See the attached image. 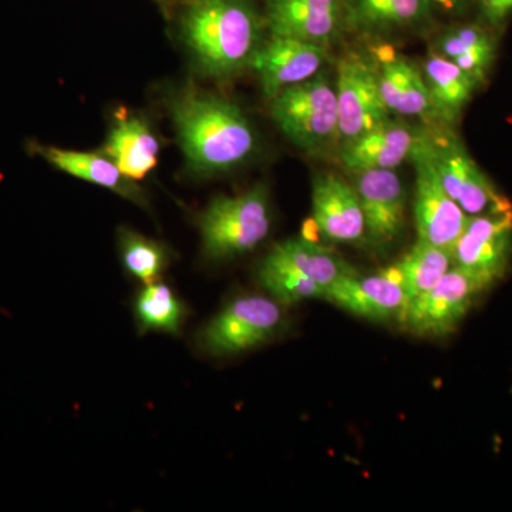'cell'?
Segmentation results:
<instances>
[{
	"instance_id": "16",
	"label": "cell",
	"mask_w": 512,
	"mask_h": 512,
	"mask_svg": "<svg viewBox=\"0 0 512 512\" xmlns=\"http://www.w3.org/2000/svg\"><path fill=\"white\" fill-rule=\"evenodd\" d=\"M26 151L32 156L42 158L47 164L64 174L72 175L87 183L99 185L124 200L133 202L141 208H148L147 195L136 184L121 173L120 168L109 156L100 151H76L67 148L49 146L36 140H29Z\"/></svg>"
},
{
	"instance_id": "12",
	"label": "cell",
	"mask_w": 512,
	"mask_h": 512,
	"mask_svg": "<svg viewBox=\"0 0 512 512\" xmlns=\"http://www.w3.org/2000/svg\"><path fill=\"white\" fill-rule=\"evenodd\" d=\"M353 185L359 195L366 225V241L387 248L402 237L406 227V190L394 170L356 173Z\"/></svg>"
},
{
	"instance_id": "17",
	"label": "cell",
	"mask_w": 512,
	"mask_h": 512,
	"mask_svg": "<svg viewBox=\"0 0 512 512\" xmlns=\"http://www.w3.org/2000/svg\"><path fill=\"white\" fill-rule=\"evenodd\" d=\"M421 130L389 119L369 133L339 147L340 163L352 174L394 170L410 160Z\"/></svg>"
},
{
	"instance_id": "7",
	"label": "cell",
	"mask_w": 512,
	"mask_h": 512,
	"mask_svg": "<svg viewBox=\"0 0 512 512\" xmlns=\"http://www.w3.org/2000/svg\"><path fill=\"white\" fill-rule=\"evenodd\" d=\"M410 161L416 168L414 222L417 239L451 252L470 217L444 190L427 150L424 130Z\"/></svg>"
},
{
	"instance_id": "30",
	"label": "cell",
	"mask_w": 512,
	"mask_h": 512,
	"mask_svg": "<svg viewBox=\"0 0 512 512\" xmlns=\"http://www.w3.org/2000/svg\"><path fill=\"white\" fill-rule=\"evenodd\" d=\"M376 59L379 60V63H387L392 62L394 57H396V50L393 49L390 45H382L377 47L375 50Z\"/></svg>"
},
{
	"instance_id": "27",
	"label": "cell",
	"mask_w": 512,
	"mask_h": 512,
	"mask_svg": "<svg viewBox=\"0 0 512 512\" xmlns=\"http://www.w3.org/2000/svg\"><path fill=\"white\" fill-rule=\"evenodd\" d=\"M490 45H493L490 36L483 29L476 28V26H463V28L447 30L436 43L437 49H439L437 53L450 60L464 55L474 47Z\"/></svg>"
},
{
	"instance_id": "11",
	"label": "cell",
	"mask_w": 512,
	"mask_h": 512,
	"mask_svg": "<svg viewBox=\"0 0 512 512\" xmlns=\"http://www.w3.org/2000/svg\"><path fill=\"white\" fill-rule=\"evenodd\" d=\"M326 49L292 37L269 36L249 69L258 76L266 99L271 100L288 87L315 77L328 59Z\"/></svg>"
},
{
	"instance_id": "3",
	"label": "cell",
	"mask_w": 512,
	"mask_h": 512,
	"mask_svg": "<svg viewBox=\"0 0 512 512\" xmlns=\"http://www.w3.org/2000/svg\"><path fill=\"white\" fill-rule=\"evenodd\" d=\"M198 224L202 251L211 261H227L254 251L271 232L268 188L258 184L244 194L214 198Z\"/></svg>"
},
{
	"instance_id": "32",
	"label": "cell",
	"mask_w": 512,
	"mask_h": 512,
	"mask_svg": "<svg viewBox=\"0 0 512 512\" xmlns=\"http://www.w3.org/2000/svg\"><path fill=\"white\" fill-rule=\"evenodd\" d=\"M157 2L163 6H173L174 3L180 2V0H157Z\"/></svg>"
},
{
	"instance_id": "23",
	"label": "cell",
	"mask_w": 512,
	"mask_h": 512,
	"mask_svg": "<svg viewBox=\"0 0 512 512\" xmlns=\"http://www.w3.org/2000/svg\"><path fill=\"white\" fill-rule=\"evenodd\" d=\"M134 316L140 333L156 330L178 336L183 332L188 308L171 286L156 281L144 285L137 293Z\"/></svg>"
},
{
	"instance_id": "18",
	"label": "cell",
	"mask_w": 512,
	"mask_h": 512,
	"mask_svg": "<svg viewBox=\"0 0 512 512\" xmlns=\"http://www.w3.org/2000/svg\"><path fill=\"white\" fill-rule=\"evenodd\" d=\"M160 141L143 117L120 110L114 116L103 153L133 181H141L158 165Z\"/></svg>"
},
{
	"instance_id": "5",
	"label": "cell",
	"mask_w": 512,
	"mask_h": 512,
	"mask_svg": "<svg viewBox=\"0 0 512 512\" xmlns=\"http://www.w3.org/2000/svg\"><path fill=\"white\" fill-rule=\"evenodd\" d=\"M284 325L281 303L271 296L242 295L202 328L198 343L212 357L239 355L271 342Z\"/></svg>"
},
{
	"instance_id": "9",
	"label": "cell",
	"mask_w": 512,
	"mask_h": 512,
	"mask_svg": "<svg viewBox=\"0 0 512 512\" xmlns=\"http://www.w3.org/2000/svg\"><path fill=\"white\" fill-rule=\"evenodd\" d=\"M335 89L339 147L390 119L392 113L380 94L379 73L365 57L350 55L340 60Z\"/></svg>"
},
{
	"instance_id": "29",
	"label": "cell",
	"mask_w": 512,
	"mask_h": 512,
	"mask_svg": "<svg viewBox=\"0 0 512 512\" xmlns=\"http://www.w3.org/2000/svg\"><path fill=\"white\" fill-rule=\"evenodd\" d=\"M301 238L306 239V241L315 242V244H319V227L312 217L308 218V220H305V222H303Z\"/></svg>"
},
{
	"instance_id": "25",
	"label": "cell",
	"mask_w": 512,
	"mask_h": 512,
	"mask_svg": "<svg viewBox=\"0 0 512 512\" xmlns=\"http://www.w3.org/2000/svg\"><path fill=\"white\" fill-rule=\"evenodd\" d=\"M274 248L299 271L322 286L326 293L333 285L356 272L353 266L329 249L301 237L285 239Z\"/></svg>"
},
{
	"instance_id": "19",
	"label": "cell",
	"mask_w": 512,
	"mask_h": 512,
	"mask_svg": "<svg viewBox=\"0 0 512 512\" xmlns=\"http://www.w3.org/2000/svg\"><path fill=\"white\" fill-rule=\"evenodd\" d=\"M343 25L367 35L419 26L431 15V0H342Z\"/></svg>"
},
{
	"instance_id": "28",
	"label": "cell",
	"mask_w": 512,
	"mask_h": 512,
	"mask_svg": "<svg viewBox=\"0 0 512 512\" xmlns=\"http://www.w3.org/2000/svg\"><path fill=\"white\" fill-rule=\"evenodd\" d=\"M485 20L491 25H501L512 13V0H481Z\"/></svg>"
},
{
	"instance_id": "8",
	"label": "cell",
	"mask_w": 512,
	"mask_h": 512,
	"mask_svg": "<svg viewBox=\"0 0 512 512\" xmlns=\"http://www.w3.org/2000/svg\"><path fill=\"white\" fill-rule=\"evenodd\" d=\"M487 289L476 276L453 266L433 288L407 305L400 323L414 335L444 338L456 330Z\"/></svg>"
},
{
	"instance_id": "26",
	"label": "cell",
	"mask_w": 512,
	"mask_h": 512,
	"mask_svg": "<svg viewBox=\"0 0 512 512\" xmlns=\"http://www.w3.org/2000/svg\"><path fill=\"white\" fill-rule=\"evenodd\" d=\"M119 251L127 274L144 285L158 281L173 259L171 249L163 242L144 237L130 228L119 231Z\"/></svg>"
},
{
	"instance_id": "22",
	"label": "cell",
	"mask_w": 512,
	"mask_h": 512,
	"mask_svg": "<svg viewBox=\"0 0 512 512\" xmlns=\"http://www.w3.org/2000/svg\"><path fill=\"white\" fill-rule=\"evenodd\" d=\"M453 266L450 251L417 239L414 247L387 271L403 286L410 303L433 288Z\"/></svg>"
},
{
	"instance_id": "6",
	"label": "cell",
	"mask_w": 512,
	"mask_h": 512,
	"mask_svg": "<svg viewBox=\"0 0 512 512\" xmlns=\"http://www.w3.org/2000/svg\"><path fill=\"white\" fill-rule=\"evenodd\" d=\"M424 138L444 190L468 217L512 210L456 136L424 130Z\"/></svg>"
},
{
	"instance_id": "4",
	"label": "cell",
	"mask_w": 512,
	"mask_h": 512,
	"mask_svg": "<svg viewBox=\"0 0 512 512\" xmlns=\"http://www.w3.org/2000/svg\"><path fill=\"white\" fill-rule=\"evenodd\" d=\"M269 113L286 140L305 153L320 154L339 146L336 89L325 74L276 94Z\"/></svg>"
},
{
	"instance_id": "15",
	"label": "cell",
	"mask_w": 512,
	"mask_h": 512,
	"mask_svg": "<svg viewBox=\"0 0 512 512\" xmlns=\"http://www.w3.org/2000/svg\"><path fill=\"white\" fill-rule=\"evenodd\" d=\"M325 301L372 322H400L409 305L403 286L387 269L376 275L346 276L329 289Z\"/></svg>"
},
{
	"instance_id": "14",
	"label": "cell",
	"mask_w": 512,
	"mask_h": 512,
	"mask_svg": "<svg viewBox=\"0 0 512 512\" xmlns=\"http://www.w3.org/2000/svg\"><path fill=\"white\" fill-rule=\"evenodd\" d=\"M269 36L328 47L343 26L342 0H265Z\"/></svg>"
},
{
	"instance_id": "10",
	"label": "cell",
	"mask_w": 512,
	"mask_h": 512,
	"mask_svg": "<svg viewBox=\"0 0 512 512\" xmlns=\"http://www.w3.org/2000/svg\"><path fill=\"white\" fill-rule=\"evenodd\" d=\"M512 255V210L468 218L454 245V266L476 276L487 288L504 278Z\"/></svg>"
},
{
	"instance_id": "20",
	"label": "cell",
	"mask_w": 512,
	"mask_h": 512,
	"mask_svg": "<svg viewBox=\"0 0 512 512\" xmlns=\"http://www.w3.org/2000/svg\"><path fill=\"white\" fill-rule=\"evenodd\" d=\"M380 94L390 113L400 116H433V100L423 73L403 57L382 63L379 72Z\"/></svg>"
},
{
	"instance_id": "31",
	"label": "cell",
	"mask_w": 512,
	"mask_h": 512,
	"mask_svg": "<svg viewBox=\"0 0 512 512\" xmlns=\"http://www.w3.org/2000/svg\"><path fill=\"white\" fill-rule=\"evenodd\" d=\"M431 3H437V5H440L441 8L447 10H458L463 8L466 0H431Z\"/></svg>"
},
{
	"instance_id": "21",
	"label": "cell",
	"mask_w": 512,
	"mask_h": 512,
	"mask_svg": "<svg viewBox=\"0 0 512 512\" xmlns=\"http://www.w3.org/2000/svg\"><path fill=\"white\" fill-rule=\"evenodd\" d=\"M424 80L437 119L454 121L470 101L477 87V80L464 72L453 60L431 53L424 63Z\"/></svg>"
},
{
	"instance_id": "1",
	"label": "cell",
	"mask_w": 512,
	"mask_h": 512,
	"mask_svg": "<svg viewBox=\"0 0 512 512\" xmlns=\"http://www.w3.org/2000/svg\"><path fill=\"white\" fill-rule=\"evenodd\" d=\"M168 107L185 164L195 177L231 173L255 156V128L232 101L187 90L173 97Z\"/></svg>"
},
{
	"instance_id": "24",
	"label": "cell",
	"mask_w": 512,
	"mask_h": 512,
	"mask_svg": "<svg viewBox=\"0 0 512 512\" xmlns=\"http://www.w3.org/2000/svg\"><path fill=\"white\" fill-rule=\"evenodd\" d=\"M258 281L271 298L281 305L325 299L326 291L299 271L275 248L262 259L258 268Z\"/></svg>"
},
{
	"instance_id": "13",
	"label": "cell",
	"mask_w": 512,
	"mask_h": 512,
	"mask_svg": "<svg viewBox=\"0 0 512 512\" xmlns=\"http://www.w3.org/2000/svg\"><path fill=\"white\" fill-rule=\"evenodd\" d=\"M312 218L320 235L339 244L366 239L359 195L348 181L333 173L316 174L312 181Z\"/></svg>"
},
{
	"instance_id": "2",
	"label": "cell",
	"mask_w": 512,
	"mask_h": 512,
	"mask_svg": "<svg viewBox=\"0 0 512 512\" xmlns=\"http://www.w3.org/2000/svg\"><path fill=\"white\" fill-rule=\"evenodd\" d=\"M254 0H185L180 36L204 76L225 80L251 67L265 42Z\"/></svg>"
}]
</instances>
